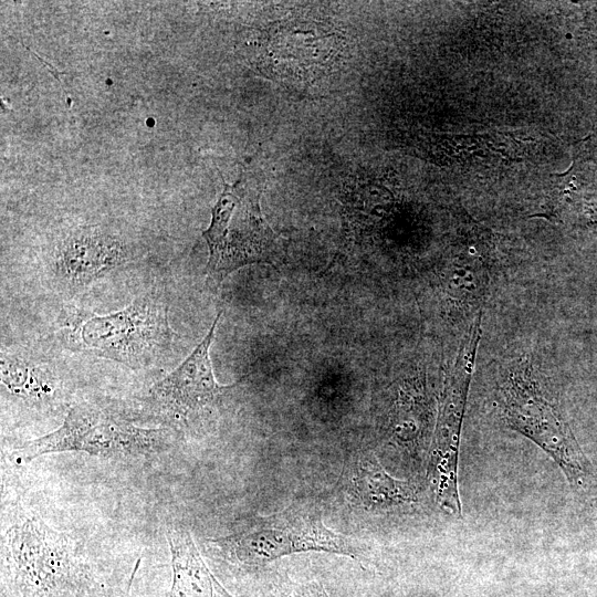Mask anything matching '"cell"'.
I'll use <instances>...</instances> for the list:
<instances>
[{
    "label": "cell",
    "instance_id": "1",
    "mask_svg": "<svg viewBox=\"0 0 597 597\" xmlns=\"http://www.w3.org/2000/svg\"><path fill=\"white\" fill-rule=\"evenodd\" d=\"M63 336L74 352L138 369L166 362L172 355L176 333L166 295L150 290L117 312L73 311L64 320Z\"/></svg>",
    "mask_w": 597,
    "mask_h": 597
},
{
    "label": "cell",
    "instance_id": "13",
    "mask_svg": "<svg viewBox=\"0 0 597 597\" xmlns=\"http://www.w3.org/2000/svg\"><path fill=\"white\" fill-rule=\"evenodd\" d=\"M350 482L355 498L366 509H388L418 501L415 485L390 475L371 453L356 458Z\"/></svg>",
    "mask_w": 597,
    "mask_h": 597
},
{
    "label": "cell",
    "instance_id": "2",
    "mask_svg": "<svg viewBox=\"0 0 597 597\" xmlns=\"http://www.w3.org/2000/svg\"><path fill=\"white\" fill-rule=\"evenodd\" d=\"M222 558L254 568L303 552H326L362 562L360 544L328 527L321 511L310 503H293L269 515L247 520L234 532L207 541Z\"/></svg>",
    "mask_w": 597,
    "mask_h": 597
},
{
    "label": "cell",
    "instance_id": "14",
    "mask_svg": "<svg viewBox=\"0 0 597 597\" xmlns=\"http://www.w3.org/2000/svg\"><path fill=\"white\" fill-rule=\"evenodd\" d=\"M570 182L565 191L569 202L576 206L577 211L587 220L597 224V185L587 182L584 171H573Z\"/></svg>",
    "mask_w": 597,
    "mask_h": 597
},
{
    "label": "cell",
    "instance_id": "9",
    "mask_svg": "<svg viewBox=\"0 0 597 597\" xmlns=\"http://www.w3.org/2000/svg\"><path fill=\"white\" fill-rule=\"evenodd\" d=\"M133 259L130 248L117 235L100 227H81L54 244L45 273L57 292L74 295Z\"/></svg>",
    "mask_w": 597,
    "mask_h": 597
},
{
    "label": "cell",
    "instance_id": "11",
    "mask_svg": "<svg viewBox=\"0 0 597 597\" xmlns=\"http://www.w3.org/2000/svg\"><path fill=\"white\" fill-rule=\"evenodd\" d=\"M166 537L171 557L167 597H234L207 566L186 525L168 523Z\"/></svg>",
    "mask_w": 597,
    "mask_h": 597
},
{
    "label": "cell",
    "instance_id": "6",
    "mask_svg": "<svg viewBox=\"0 0 597 597\" xmlns=\"http://www.w3.org/2000/svg\"><path fill=\"white\" fill-rule=\"evenodd\" d=\"M203 231L209 249L207 274L216 283L240 268L280 260L281 245L260 207V190L245 180L223 184Z\"/></svg>",
    "mask_w": 597,
    "mask_h": 597
},
{
    "label": "cell",
    "instance_id": "12",
    "mask_svg": "<svg viewBox=\"0 0 597 597\" xmlns=\"http://www.w3.org/2000/svg\"><path fill=\"white\" fill-rule=\"evenodd\" d=\"M0 379L7 391L32 404H49L60 389L53 368L25 350L2 347Z\"/></svg>",
    "mask_w": 597,
    "mask_h": 597
},
{
    "label": "cell",
    "instance_id": "10",
    "mask_svg": "<svg viewBox=\"0 0 597 597\" xmlns=\"http://www.w3.org/2000/svg\"><path fill=\"white\" fill-rule=\"evenodd\" d=\"M336 34L312 21H282L270 27L261 61L273 76L305 80L323 71L336 54Z\"/></svg>",
    "mask_w": 597,
    "mask_h": 597
},
{
    "label": "cell",
    "instance_id": "5",
    "mask_svg": "<svg viewBox=\"0 0 597 597\" xmlns=\"http://www.w3.org/2000/svg\"><path fill=\"white\" fill-rule=\"evenodd\" d=\"M527 365H519L503 380L501 410L505 423L540 447L576 491L593 483L589 463L556 401L537 381Z\"/></svg>",
    "mask_w": 597,
    "mask_h": 597
},
{
    "label": "cell",
    "instance_id": "7",
    "mask_svg": "<svg viewBox=\"0 0 597 597\" xmlns=\"http://www.w3.org/2000/svg\"><path fill=\"white\" fill-rule=\"evenodd\" d=\"M481 336L480 312L463 338L446 379L431 449L430 471L437 502L457 517H461L462 511L458 489L460 439Z\"/></svg>",
    "mask_w": 597,
    "mask_h": 597
},
{
    "label": "cell",
    "instance_id": "3",
    "mask_svg": "<svg viewBox=\"0 0 597 597\" xmlns=\"http://www.w3.org/2000/svg\"><path fill=\"white\" fill-rule=\"evenodd\" d=\"M6 563L20 597H87L91 568L72 537L31 516L6 533Z\"/></svg>",
    "mask_w": 597,
    "mask_h": 597
},
{
    "label": "cell",
    "instance_id": "4",
    "mask_svg": "<svg viewBox=\"0 0 597 597\" xmlns=\"http://www.w3.org/2000/svg\"><path fill=\"white\" fill-rule=\"evenodd\" d=\"M171 432L168 428L137 427L108 409L80 401L71 406L57 429L23 443L12 458L27 463L44 454L70 451L109 459L147 458L168 448Z\"/></svg>",
    "mask_w": 597,
    "mask_h": 597
},
{
    "label": "cell",
    "instance_id": "15",
    "mask_svg": "<svg viewBox=\"0 0 597 597\" xmlns=\"http://www.w3.org/2000/svg\"><path fill=\"white\" fill-rule=\"evenodd\" d=\"M286 597H329L325 587L317 580H308L292 588Z\"/></svg>",
    "mask_w": 597,
    "mask_h": 597
},
{
    "label": "cell",
    "instance_id": "8",
    "mask_svg": "<svg viewBox=\"0 0 597 597\" xmlns=\"http://www.w3.org/2000/svg\"><path fill=\"white\" fill-rule=\"evenodd\" d=\"M221 314H217L208 333L193 350L148 389L143 398V408L147 412L170 426L185 425L190 416L217 402L231 388L216 380L210 359V346Z\"/></svg>",
    "mask_w": 597,
    "mask_h": 597
}]
</instances>
